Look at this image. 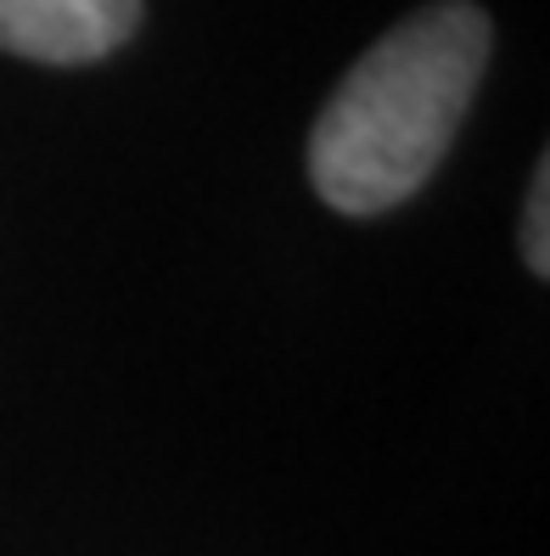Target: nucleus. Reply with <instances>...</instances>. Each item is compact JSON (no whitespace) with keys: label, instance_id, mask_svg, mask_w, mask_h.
Returning a JSON list of instances; mask_svg holds the SVG:
<instances>
[{"label":"nucleus","instance_id":"2","mask_svg":"<svg viewBox=\"0 0 550 556\" xmlns=\"http://www.w3.org/2000/svg\"><path fill=\"white\" fill-rule=\"evenodd\" d=\"M136 23L141 0H0V51L79 68L113 56Z\"/></svg>","mask_w":550,"mask_h":556},{"label":"nucleus","instance_id":"1","mask_svg":"<svg viewBox=\"0 0 550 556\" xmlns=\"http://www.w3.org/2000/svg\"><path fill=\"white\" fill-rule=\"evenodd\" d=\"M472 0H433L354 62L309 136V180L337 214H382L427 186L489 68Z\"/></svg>","mask_w":550,"mask_h":556},{"label":"nucleus","instance_id":"3","mask_svg":"<svg viewBox=\"0 0 550 556\" xmlns=\"http://www.w3.org/2000/svg\"><path fill=\"white\" fill-rule=\"evenodd\" d=\"M545 203H550V169L539 163L534 186H528V214H523V258L545 276L550 270V242H545Z\"/></svg>","mask_w":550,"mask_h":556}]
</instances>
